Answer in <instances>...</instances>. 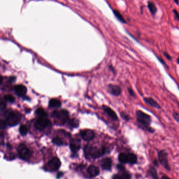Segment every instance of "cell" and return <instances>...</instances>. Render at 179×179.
Segmentation results:
<instances>
[{
  "mask_svg": "<svg viewBox=\"0 0 179 179\" xmlns=\"http://www.w3.org/2000/svg\"><path fill=\"white\" fill-rule=\"evenodd\" d=\"M102 108L103 110L107 113V114L114 120L115 121H117L118 120V117L116 113L109 107L106 106V105H103L102 106Z\"/></svg>",
  "mask_w": 179,
  "mask_h": 179,
  "instance_id": "cell-13",
  "label": "cell"
},
{
  "mask_svg": "<svg viewBox=\"0 0 179 179\" xmlns=\"http://www.w3.org/2000/svg\"><path fill=\"white\" fill-rule=\"evenodd\" d=\"M52 116L63 124L66 123L69 118V113L65 109L55 110L52 112Z\"/></svg>",
  "mask_w": 179,
  "mask_h": 179,
  "instance_id": "cell-4",
  "label": "cell"
},
{
  "mask_svg": "<svg viewBox=\"0 0 179 179\" xmlns=\"http://www.w3.org/2000/svg\"><path fill=\"white\" fill-rule=\"evenodd\" d=\"M3 99L6 101H8V102H14L15 100V97L11 95H4V97H3Z\"/></svg>",
  "mask_w": 179,
  "mask_h": 179,
  "instance_id": "cell-24",
  "label": "cell"
},
{
  "mask_svg": "<svg viewBox=\"0 0 179 179\" xmlns=\"http://www.w3.org/2000/svg\"><path fill=\"white\" fill-rule=\"evenodd\" d=\"M149 173L153 179H159L157 172L153 167H151L149 169Z\"/></svg>",
  "mask_w": 179,
  "mask_h": 179,
  "instance_id": "cell-23",
  "label": "cell"
},
{
  "mask_svg": "<svg viewBox=\"0 0 179 179\" xmlns=\"http://www.w3.org/2000/svg\"><path fill=\"white\" fill-rule=\"evenodd\" d=\"M109 69H110L114 74H115V73H116V69H115V67H114L112 65H109Z\"/></svg>",
  "mask_w": 179,
  "mask_h": 179,
  "instance_id": "cell-37",
  "label": "cell"
},
{
  "mask_svg": "<svg viewBox=\"0 0 179 179\" xmlns=\"http://www.w3.org/2000/svg\"><path fill=\"white\" fill-rule=\"evenodd\" d=\"M6 122L10 126H14L20 121L21 116L19 112L14 111H7L5 114Z\"/></svg>",
  "mask_w": 179,
  "mask_h": 179,
  "instance_id": "cell-2",
  "label": "cell"
},
{
  "mask_svg": "<svg viewBox=\"0 0 179 179\" xmlns=\"http://www.w3.org/2000/svg\"><path fill=\"white\" fill-rule=\"evenodd\" d=\"M120 116L123 119H124V120L126 121H129L130 119V116L128 114L125 112V111H122L120 113Z\"/></svg>",
  "mask_w": 179,
  "mask_h": 179,
  "instance_id": "cell-28",
  "label": "cell"
},
{
  "mask_svg": "<svg viewBox=\"0 0 179 179\" xmlns=\"http://www.w3.org/2000/svg\"><path fill=\"white\" fill-rule=\"evenodd\" d=\"M143 100L145 103H147V105H149L150 106L153 108H154L158 109H161V108L160 105L159 104V103L152 97H144L143 98Z\"/></svg>",
  "mask_w": 179,
  "mask_h": 179,
  "instance_id": "cell-12",
  "label": "cell"
},
{
  "mask_svg": "<svg viewBox=\"0 0 179 179\" xmlns=\"http://www.w3.org/2000/svg\"><path fill=\"white\" fill-rule=\"evenodd\" d=\"M178 88H179V86H178Z\"/></svg>",
  "mask_w": 179,
  "mask_h": 179,
  "instance_id": "cell-47",
  "label": "cell"
},
{
  "mask_svg": "<svg viewBox=\"0 0 179 179\" xmlns=\"http://www.w3.org/2000/svg\"><path fill=\"white\" fill-rule=\"evenodd\" d=\"M61 102L57 99H51L49 101V107L51 108H58L61 106Z\"/></svg>",
  "mask_w": 179,
  "mask_h": 179,
  "instance_id": "cell-19",
  "label": "cell"
},
{
  "mask_svg": "<svg viewBox=\"0 0 179 179\" xmlns=\"http://www.w3.org/2000/svg\"><path fill=\"white\" fill-rule=\"evenodd\" d=\"M85 153L88 154L93 158H98L103 155L106 152V148L104 147L98 148L96 147H86L85 149Z\"/></svg>",
  "mask_w": 179,
  "mask_h": 179,
  "instance_id": "cell-3",
  "label": "cell"
},
{
  "mask_svg": "<svg viewBox=\"0 0 179 179\" xmlns=\"http://www.w3.org/2000/svg\"><path fill=\"white\" fill-rule=\"evenodd\" d=\"M173 12L176 16V17L178 19V20L179 21V13L178 12V11L176 10V9H173Z\"/></svg>",
  "mask_w": 179,
  "mask_h": 179,
  "instance_id": "cell-34",
  "label": "cell"
},
{
  "mask_svg": "<svg viewBox=\"0 0 179 179\" xmlns=\"http://www.w3.org/2000/svg\"><path fill=\"white\" fill-rule=\"evenodd\" d=\"M108 91L110 93L114 96H119L121 94L122 90L119 86L114 84H109L108 86Z\"/></svg>",
  "mask_w": 179,
  "mask_h": 179,
  "instance_id": "cell-9",
  "label": "cell"
},
{
  "mask_svg": "<svg viewBox=\"0 0 179 179\" xmlns=\"http://www.w3.org/2000/svg\"><path fill=\"white\" fill-rule=\"evenodd\" d=\"M15 79H16V77L15 76H11L9 78V81L11 82H14L15 81Z\"/></svg>",
  "mask_w": 179,
  "mask_h": 179,
  "instance_id": "cell-39",
  "label": "cell"
},
{
  "mask_svg": "<svg viewBox=\"0 0 179 179\" xmlns=\"http://www.w3.org/2000/svg\"><path fill=\"white\" fill-rule=\"evenodd\" d=\"M177 63H178V64L179 65V57H178V59H177Z\"/></svg>",
  "mask_w": 179,
  "mask_h": 179,
  "instance_id": "cell-46",
  "label": "cell"
},
{
  "mask_svg": "<svg viewBox=\"0 0 179 179\" xmlns=\"http://www.w3.org/2000/svg\"><path fill=\"white\" fill-rule=\"evenodd\" d=\"M154 164L156 165V166H158V162L156 161V160H155L154 161Z\"/></svg>",
  "mask_w": 179,
  "mask_h": 179,
  "instance_id": "cell-45",
  "label": "cell"
},
{
  "mask_svg": "<svg viewBox=\"0 0 179 179\" xmlns=\"http://www.w3.org/2000/svg\"><path fill=\"white\" fill-rule=\"evenodd\" d=\"M119 161L122 163H126L128 162V156L127 154L121 153L119 155L118 157Z\"/></svg>",
  "mask_w": 179,
  "mask_h": 179,
  "instance_id": "cell-21",
  "label": "cell"
},
{
  "mask_svg": "<svg viewBox=\"0 0 179 179\" xmlns=\"http://www.w3.org/2000/svg\"><path fill=\"white\" fill-rule=\"evenodd\" d=\"M112 161L109 158H106L102 160L101 165L102 168L106 170H110L111 168Z\"/></svg>",
  "mask_w": 179,
  "mask_h": 179,
  "instance_id": "cell-15",
  "label": "cell"
},
{
  "mask_svg": "<svg viewBox=\"0 0 179 179\" xmlns=\"http://www.w3.org/2000/svg\"><path fill=\"white\" fill-rule=\"evenodd\" d=\"M36 114L40 118H45L47 116L46 112L42 108H39L36 110Z\"/></svg>",
  "mask_w": 179,
  "mask_h": 179,
  "instance_id": "cell-22",
  "label": "cell"
},
{
  "mask_svg": "<svg viewBox=\"0 0 179 179\" xmlns=\"http://www.w3.org/2000/svg\"><path fill=\"white\" fill-rule=\"evenodd\" d=\"M19 131L21 134H22V135H25L27 134L28 130L26 126H25V125H22L20 128Z\"/></svg>",
  "mask_w": 179,
  "mask_h": 179,
  "instance_id": "cell-27",
  "label": "cell"
},
{
  "mask_svg": "<svg viewBox=\"0 0 179 179\" xmlns=\"http://www.w3.org/2000/svg\"><path fill=\"white\" fill-rule=\"evenodd\" d=\"M147 7L152 15L154 16L157 14V11H158V8L157 7L156 5L155 4L154 2L152 1H148Z\"/></svg>",
  "mask_w": 179,
  "mask_h": 179,
  "instance_id": "cell-16",
  "label": "cell"
},
{
  "mask_svg": "<svg viewBox=\"0 0 179 179\" xmlns=\"http://www.w3.org/2000/svg\"><path fill=\"white\" fill-rule=\"evenodd\" d=\"M6 122L4 120H1V123H0V126H1V128L2 129H5L6 126Z\"/></svg>",
  "mask_w": 179,
  "mask_h": 179,
  "instance_id": "cell-33",
  "label": "cell"
},
{
  "mask_svg": "<svg viewBox=\"0 0 179 179\" xmlns=\"http://www.w3.org/2000/svg\"><path fill=\"white\" fill-rule=\"evenodd\" d=\"M61 162L59 159L57 158H54L51 159L47 164V167L51 171H56L60 168Z\"/></svg>",
  "mask_w": 179,
  "mask_h": 179,
  "instance_id": "cell-8",
  "label": "cell"
},
{
  "mask_svg": "<svg viewBox=\"0 0 179 179\" xmlns=\"http://www.w3.org/2000/svg\"><path fill=\"white\" fill-rule=\"evenodd\" d=\"M81 134L83 139L86 141H90L93 139L95 136L94 133L92 130L89 129H86L81 131Z\"/></svg>",
  "mask_w": 179,
  "mask_h": 179,
  "instance_id": "cell-14",
  "label": "cell"
},
{
  "mask_svg": "<svg viewBox=\"0 0 179 179\" xmlns=\"http://www.w3.org/2000/svg\"><path fill=\"white\" fill-rule=\"evenodd\" d=\"M178 106H179V105H178Z\"/></svg>",
  "mask_w": 179,
  "mask_h": 179,
  "instance_id": "cell-48",
  "label": "cell"
},
{
  "mask_svg": "<svg viewBox=\"0 0 179 179\" xmlns=\"http://www.w3.org/2000/svg\"><path fill=\"white\" fill-rule=\"evenodd\" d=\"M113 179H122L121 177L118 175H115L113 177Z\"/></svg>",
  "mask_w": 179,
  "mask_h": 179,
  "instance_id": "cell-41",
  "label": "cell"
},
{
  "mask_svg": "<svg viewBox=\"0 0 179 179\" xmlns=\"http://www.w3.org/2000/svg\"><path fill=\"white\" fill-rule=\"evenodd\" d=\"M69 124L72 127H74V128L78 127L79 126V121L76 119H75V118L70 119L69 121Z\"/></svg>",
  "mask_w": 179,
  "mask_h": 179,
  "instance_id": "cell-25",
  "label": "cell"
},
{
  "mask_svg": "<svg viewBox=\"0 0 179 179\" xmlns=\"http://www.w3.org/2000/svg\"><path fill=\"white\" fill-rule=\"evenodd\" d=\"M50 121L46 118H40L34 124L35 127L39 130H43L46 127L49 126Z\"/></svg>",
  "mask_w": 179,
  "mask_h": 179,
  "instance_id": "cell-7",
  "label": "cell"
},
{
  "mask_svg": "<svg viewBox=\"0 0 179 179\" xmlns=\"http://www.w3.org/2000/svg\"><path fill=\"white\" fill-rule=\"evenodd\" d=\"M81 140L78 138H74L70 141V148L71 151L75 153L79 150L81 148Z\"/></svg>",
  "mask_w": 179,
  "mask_h": 179,
  "instance_id": "cell-10",
  "label": "cell"
},
{
  "mask_svg": "<svg viewBox=\"0 0 179 179\" xmlns=\"http://www.w3.org/2000/svg\"><path fill=\"white\" fill-rule=\"evenodd\" d=\"M161 179H171V178H170L169 177H168V176H163Z\"/></svg>",
  "mask_w": 179,
  "mask_h": 179,
  "instance_id": "cell-42",
  "label": "cell"
},
{
  "mask_svg": "<svg viewBox=\"0 0 179 179\" xmlns=\"http://www.w3.org/2000/svg\"><path fill=\"white\" fill-rule=\"evenodd\" d=\"M158 159L160 163L168 170H170V166L169 163L168 154L164 150L160 151L158 153Z\"/></svg>",
  "mask_w": 179,
  "mask_h": 179,
  "instance_id": "cell-6",
  "label": "cell"
},
{
  "mask_svg": "<svg viewBox=\"0 0 179 179\" xmlns=\"http://www.w3.org/2000/svg\"><path fill=\"white\" fill-rule=\"evenodd\" d=\"M3 81V77L2 76H1V77H0V84H2Z\"/></svg>",
  "mask_w": 179,
  "mask_h": 179,
  "instance_id": "cell-43",
  "label": "cell"
},
{
  "mask_svg": "<svg viewBox=\"0 0 179 179\" xmlns=\"http://www.w3.org/2000/svg\"><path fill=\"white\" fill-rule=\"evenodd\" d=\"M136 121L140 128L145 130L153 132V130L150 127L151 117L149 115L141 110H137L136 111Z\"/></svg>",
  "mask_w": 179,
  "mask_h": 179,
  "instance_id": "cell-1",
  "label": "cell"
},
{
  "mask_svg": "<svg viewBox=\"0 0 179 179\" xmlns=\"http://www.w3.org/2000/svg\"><path fill=\"white\" fill-rule=\"evenodd\" d=\"M63 176V173L60 172H59L58 173L57 175V178L58 179H60L61 177H62Z\"/></svg>",
  "mask_w": 179,
  "mask_h": 179,
  "instance_id": "cell-40",
  "label": "cell"
},
{
  "mask_svg": "<svg viewBox=\"0 0 179 179\" xmlns=\"http://www.w3.org/2000/svg\"><path fill=\"white\" fill-rule=\"evenodd\" d=\"M113 11V13L115 15V16H116V17L121 23H127V21L125 19L124 17L123 16V15L121 14V13L117 10L114 9L112 10Z\"/></svg>",
  "mask_w": 179,
  "mask_h": 179,
  "instance_id": "cell-18",
  "label": "cell"
},
{
  "mask_svg": "<svg viewBox=\"0 0 179 179\" xmlns=\"http://www.w3.org/2000/svg\"><path fill=\"white\" fill-rule=\"evenodd\" d=\"M122 179H131V176L128 172H124L121 176Z\"/></svg>",
  "mask_w": 179,
  "mask_h": 179,
  "instance_id": "cell-30",
  "label": "cell"
},
{
  "mask_svg": "<svg viewBox=\"0 0 179 179\" xmlns=\"http://www.w3.org/2000/svg\"><path fill=\"white\" fill-rule=\"evenodd\" d=\"M88 172L91 177H95L99 175V170L98 167L95 166H90L88 169Z\"/></svg>",
  "mask_w": 179,
  "mask_h": 179,
  "instance_id": "cell-17",
  "label": "cell"
},
{
  "mask_svg": "<svg viewBox=\"0 0 179 179\" xmlns=\"http://www.w3.org/2000/svg\"><path fill=\"white\" fill-rule=\"evenodd\" d=\"M128 156V162L130 164H135L137 161V158L134 153H129Z\"/></svg>",
  "mask_w": 179,
  "mask_h": 179,
  "instance_id": "cell-20",
  "label": "cell"
},
{
  "mask_svg": "<svg viewBox=\"0 0 179 179\" xmlns=\"http://www.w3.org/2000/svg\"><path fill=\"white\" fill-rule=\"evenodd\" d=\"M117 167V168H118L119 170H121V171H124V170H125V167L123 165L120 164H118Z\"/></svg>",
  "mask_w": 179,
  "mask_h": 179,
  "instance_id": "cell-36",
  "label": "cell"
},
{
  "mask_svg": "<svg viewBox=\"0 0 179 179\" xmlns=\"http://www.w3.org/2000/svg\"><path fill=\"white\" fill-rule=\"evenodd\" d=\"M163 54V55L165 56V57H166L167 59H168L169 60H172V58L171 56L168 52H167V51H164Z\"/></svg>",
  "mask_w": 179,
  "mask_h": 179,
  "instance_id": "cell-31",
  "label": "cell"
},
{
  "mask_svg": "<svg viewBox=\"0 0 179 179\" xmlns=\"http://www.w3.org/2000/svg\"><path fill=\"white\" fill-rule=\"evenodd\" d=\"M157 57L158 59L159 60V61L161 64H162L163 65H165V66H166L168 67V66L167 65V64L165 63V62H164L163 59H162L161 58H160L159 57H158V56H157Z\"/></svg>",
  "mask_w": 179,
  "mask_h": 179,
  "instance_id": "cell-38",
  "label": "cell"
},
{
  "mask_svg": "<svg viewBox=\"0 0 179 179\" xmlns=\"http://www.w3.org/2000/svg\"><path fill=\"white\" fill-rule=\"evenodd\" d=\"M52 142L57 145H62L63 144V142L62 141V139L58 137L54 138L52 139Z\"/></svg>",
  "mask_w": 179,
  "mask_h": 179,
  "instance_id": "cell-26",
  "label": "cell"
},
{
  "mask_svg": "<svg viewBox=\"0 0 179 179\" xmlns=\"http://www.w3.org/2000/svg\"><path fill=\"white\" fill-rule=\"evenodd\" d=\"M128 91L129 92V94L130 95V96H131L132 97L134 98H135L136 97V95L135 93L134 92V90H133L131 87H128Z\"/></svg>",
  "mask_w": 179,
  "mask_h": 179,
  "instance_id": "cell-29",
  "label": "cell"
},
{
  "mask_svg": "<svg viewBox=\"0 0 179 179\" xmlns=\"http://www.w3.org/2000/svg\"><path fill=\"white\" fill-rule=\"evenodd\" d=\"M173 118H175V119L179 123V114L176 111H175L173 114Z\"/></svg>",
  "mask_w": 179,
  "mask_h": 179,
  "instance_id": "cell-32",
  "label": "cell"
},
{
  "mask_svg": "<svg viewBox=\"0 0 179 179\" xmlns=\"http://www.w3.org/2000/svg\"><path fill=\"white\" fill-rule=\"evenodd\" d=\"M174 2H175V3H176L177 5H179V1L178 0H175V1H174Z\"/></svg>",
  "mask_w": 179,
  "mask_h": 179,
  "instance_id": "cell-44",
  "label": "cell"
},
{
  "mask_svg": "<svg viewBox=\"0 0 179 179\" xmlns=\"http://www.w3.org/2000/svg\"><path fill=\"white\" fill-rule=\"evenodd\" d=\"M5 107H6V103L3 100H2L1 103V109L2 110H4L5 108Z\"/></svg>",
  "mask_w": 179,
  "mask_h": 179,
  "instance_id": "cell-35",
  "label": "cell"
},
{
  "mask_svg": "<svg viewBox=\"0 0 179 179\" xmlns=\"http://www.w3.org/2000/svg\"><path fill=\"white\" fill-rule=\"evenodd\" d=\"M18 152L20 158L24 160H29L32 155L30 149L24 144H21L18 148Z\"/></svg>",
  "mask_w": 179,
  "mask_h": 179,
  "instance_id": "cell-5",
  "label": "cell"
},
{
  "mask_svg": "<svg viewBox=\"0 0 179 179\" xmlns=\"http://www.w3.org/2000/svg\"><path fill=\"white\" fill-rule=\"evenodd\" d=\"M14 91L15 93L19 97H25V95L27 92L26 87L22 84H19L16 85L14 87Z\"/></svg>",
  "mask_w": 179,
  "mask_h": 179,
  "instance_id": "cell-11",
  "label": "cell"
}]
</instances>
